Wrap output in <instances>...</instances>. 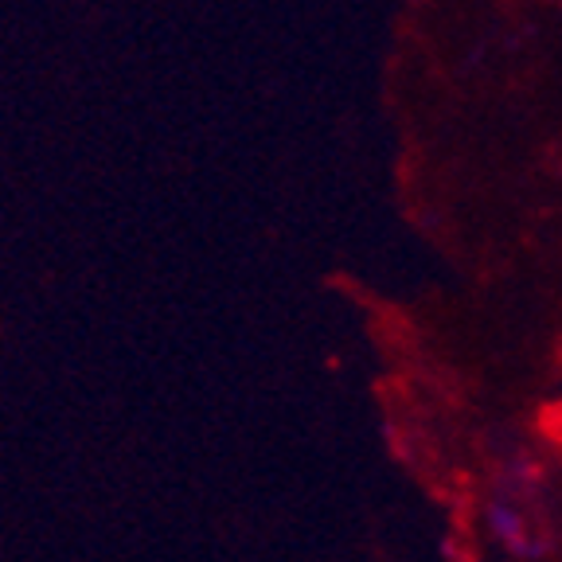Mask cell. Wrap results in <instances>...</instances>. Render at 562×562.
<instances>
[{"mask_svg": "<svg viewBox=\"0 0 562 562\" xmlns=\"http://www.w3.org/2000/svg\"><path fill=\"white\" fill-rule=\"evenodd\" d=\"M484 519H488V531L492 539L512 554V559H527V562H539L551 554L554 539L547 536L543 527L531 519V512L512 496V492H501V496H492L488 508H484Z\"/></svg>", "mask_w": 562, "mask_h": 562, "instance_id": "1", "label": "cell"}]
</instances>
